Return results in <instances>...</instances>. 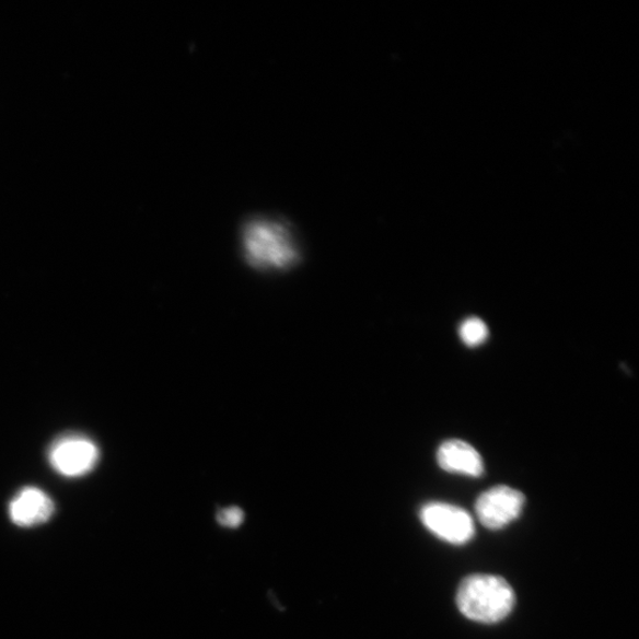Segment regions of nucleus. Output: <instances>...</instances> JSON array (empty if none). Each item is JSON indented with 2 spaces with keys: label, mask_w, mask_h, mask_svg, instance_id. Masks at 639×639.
<instances>
[{
  "label": "nucleus",
  "mask_w": 639,
  "mask_h": 639,
  "mask_svg": "<svg viewBox=\"0 0 639 639\" xmlns=\"http://www.w3.org/2000/svg\"><path fill=\"white\" fill-rule=\"evenodd\" d=\"M242 253L253 268L274 271L297 266L301 256L292 231L268 218H256L244 225Z\"/></svg>",
  "instance_id": "obj_1"
},
{
  "label": "nucleus",
  "mask_w": 639,
  "mask_h": 639,
  "mask_svg": "<svg viewBox=\"0 0 639 639\" xmlns=\"http://www.w3.org/2000/svg\"><path fill=\"white\" fill-rule=\"evenodd\" d=\"M515 593L498 576L474 574L463 580L457 592V606L467 618L479 623H498L511 614Z\"/></svg>",
  "instance_id": "obj_2"
},
{
  "label": "nucleus",
  "mask_w": 639,
  "mask_h": 639,
  "mask_svg": "<svg viewBox=\"0 0 639 639\" xmlns=\"http://www.w3.org/2000/svg\"><path fill=\"white\" fill-rule=\"evenodd\" d=\"M425 526L441 539L455 545L468 543L475 533L472 516L462 508L432 502L420 512Z\"/></svg>",
  "instance_id": "obj_3"
},
{
  "label": "nucleus",
  "mask_w": 639,
  "mask_h": 639,
  "mask_svg": "<svg viewBox=\"0 0 639 639\" xmlns=\"http://www.w3.org/2000/svg\"><path fill=\"white\" fill-rule=\"evenodd\" d=\"M524 493L507 486L493 487L476 502V514L489 530H500L518 519L525 504Z\"/></svg>",
  "instance_id": "obj_4"
},
{
  "label": "nucleus",
  "mask_w": 639,
  "mask_h": 639,
  "mask_svg": "<svg viewBox=\"0 0 639 639\" xmlns=\"http://www.w3.org/2000/svg\"><path fill=\"white\" fill-rule=\"evenodd\" d=\"M51 467L67 477H79L93 470L98 461V449L81 435H68L57 441L49 453Z\"/></svg>",
  "instance_id": "obj_5"
},
{
  "label": "nucleus",
  "mask_w": 639,
  "mask_h": 639,
  "mask_svg": "<svg viewBox=\"0 0 639 639\" xmlns=\"http://www.w3.org/2000/svg\"><path fill=\"white\" fill-rule=\"evenodd\" d=\"M55 512L53 500L45 491L28 487L21 490L9 506V516L19 527L45 524Z\"/></svg>",
  "instance_id": "obj_6"
},
{
  "label": "nucleus",
  "mask_w": 639,
  "mask_h": 639,
  "mask_svg": "<svg viewBox=\"0 0 639 639\" xmlns=\"http://www.w3.org/2000/svg\"><path fill=\"white\" fill-rule=\"evenodd\" d=\"M440 467L448 473L478 477L484 474L481 455L470 444L452 440L444 442L438 452Z\"/></svg>",
  "instance_id": "obj_7"
},
{
  "label": "nucleus",
  "mask_w": 639,
  "mask_h": 639,
  "mask_svg": "<svg viewBox=\"0 0 639 639\" xmlns=\"http://www.w3.org/2000/svg\"><path fill=\"white\" fill-rule=\"evenodd\" d=\"M489 336L487 325L481 318L472 317L466 320L460 327V337L464 344L476 347L484 344Z\"/></svg>",
  "instance_id": "obj_8"
},
{
  "label": "nucleus",
  "mask_w": 639,
  "mask_h": 639,
  "mask_svg": "<svg viewBox=\"0 0 639 639\" xmlns=\"http://www.w3.org/2000/svg\"><path fill=\"white\" fill-rule=\"evenodd\" d=\"M245 513L237 506L222 508L216 514L217 524L226 530H237L244 524Z\"/></svg>",
  "instance_id": "obj_9"
}]
</instances>
